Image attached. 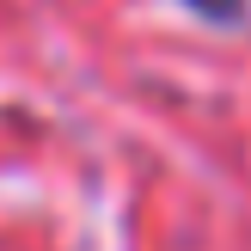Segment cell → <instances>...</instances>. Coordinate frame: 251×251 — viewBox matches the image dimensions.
Returning a JSON list of instances; mask_svg holds the SVG:
<instances>
[{"label":"cell","instance_id":"6da1fadb","mask_svg":"<svg viewBox=\"0 0 251 251\" xmlns=\"http://www.w3.org/2000/svg\"><path fill=\"white\" fill-rule=\"evenodd\" d=\"M184 12H196L202 25H215V31H239L251 25V0H178Z\"/></svg>","mask_w":251,"mask_h":251}]
</instances>
